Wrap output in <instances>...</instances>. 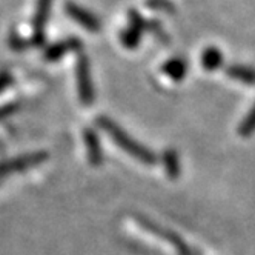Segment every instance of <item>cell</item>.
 <instances>
[{"instance_id":"obj_1","label":"cell","mask_w":255,"mask_h":255,"mask_svg":"<svg viewBox=\"0 0 255 255\" xmlns=\"http://www.w3.org/2000/svg\"><path fill=\"white\" fill-rule=\"evenodd\" d=\"M96 125L99 129H102L105 134L109 135V138L114 141L116 146H119L123 152H126L134 160L143 163V165H146V166H154L158 161V157L155 155V152L152 149H149L148 146H144V144L137 141L131 134H128L111 117L100 114L96 119Z\"/></svg>"},{"instance_id":"obj_2","label":"cell","mask_w":255,"mask_h":255,"mask_svg":"<svg viewBox=\"0 0 255 255\" xmlns=\"http://www.w3.org/2000/svg\"><path fill=\"white\" fill-rule=\"evenodd\" d=\"M134 220L144 229V231H148L157 237H160V239H163L166 243H169L172 246V249L177 252V255H198V252L191 248L185 239L181 235H178L175 231L166 228V226H161L160 223L151 220V218L148 217H144L141 214H134Z\"/></svg>"},{"instance_id":"obj_3","label":"cell","mask_w":255,"mask_h":255,"mask_svg":"<svg viewBox=\"0 0 255 255\" xmlns=\"http://www.w3.org/2000/svg\"><path fill=\"white\" fill-rule=\"evenodd\" d=\"M76 85H77V93L79 100L89 106L96 102V88L93 82V76H91V63L86 54H80L76 62Z\"/></svg>"},{"instance_id":"obj_4","label":"cell","mask_w":255,"mask_h":255,"mask_svg":"<svg viewBox=\"0 0 255 255\" xmlns=\"http://www.w3.org/2000/svg\"><path fill=\"white\" fill-rule=\"evenodd\" d=\"M48 158H49L48 152L39 151V152H31L26 155L5 160V161L0 163V180H3L6 175H12V174H19V172H25L28 169H32L35 166L42 165V163H45Z\"/></svg>"},{"instance_id":"obj_5","label":"cell","mask_w":255,"mask_h":255,"mask_svg":"<svg viewBox=\"0 0 255 255\" xmlns=\"http://www.w3.org/2000/svg\"><path fill=\"white\" fill-rule=\"evenodd\" d=\"M52 9V0H37L35 14L32 19V39L31 45L40 46L46 40V26Z\"/></svg>"},{"instance_id":"obj_6","label":"cell","mask_w":255,"mask_h":255,"mask_svg":"<svg viewBox=\"0 0 255 255\" xmlns=\"http://www.w3.org/2000/svg\"><path fill=\"white\" fill-rule=\"evenodd\" d=\"M65 12L71 17L72 20H74L76 23H79L80 26H83L86 31L93 32V34H97L100 32L102 29V22L100 19L93 14L91 11L85 9L83 6L74 3V2H66L65 5Z\"/></svg>"},{"instance_id":"obj_7","label":"cell","mask_w":255,"mask_h":255,"mask_svg":"<svg viewBox=\"0 0 255 255\" xmlns=\"http://www.w3.org/2000/svg\"><path fill=\"white\" fill-rule=\"evenodd\" d=\"M83 141L86 148V155L91 166L100 168L103 165V149L100 144V137L93 128H85L83 129Z\"/></svg>"},{"instance_id":"obj_8","label":"cell","mask_w":255,"mask_h":255,"mask_svg":"<svg viewBox=\"0 0 255 255\" xmlns=\"http://www.w3.org/2000/svg\"><path fill=\"white\" fill-rule=\"evenodd\" d=\"M128 17H129V25L134 26V28H137L141 34L151 32V34H154L155 37H158L163 42H168L169 40V37L166 35L165 29H163V26L158 22L144 19V17L138 11H135V9H131L129 12H128Z\"/></svg>"},{"instance_id":"obj_9","label":"cell","mask_w":255,"mask_h":255,"mask_svg":"<svg viewBox=\"0 0 255 255\" xmlns=\"http://www.w3.org/2000/svg\"><path fill=\"white\" fill-rule=\"evenodd\" d=\"M82 48V42L77 37H69L65 40H60L57 43H52L45 49L43 59L48 62H57L60 60L66 52L79 51Z\"/></svg>"},{"instance_id":"obj_10","label":"cell","mask_w":255,"mask_h":255,"mask_svg":"<svg viewBox=\"0 0 255 255\" xmlns=\"http://www.w3.org/2000/svg\"><path fill=\"white\" fill-rule=\"evenodd\" d=\"M160 161L163 165V171L171 180H177L181 175V160L174 148H168L163 151Z\"/></svg>"},{"instance_id":"obj_11","label":"cell","mask_w":255,"mask_h":255,"mask_svg":"<svg viewBox=\"0 0 255 255\" xmlns=\"http://www.w3.org/2000/svg\"><path fill=\"white\" fill-rule=\"evenodd\" d=\"M226 74L239 83L255 86V69L246 65H229L226 69Z\"/></svg>"},{"instance_id":"obj_12","label":"cell","mask_w":255,"mask_h":255,"mask_svg":"<svg viewBox=\"0 0 255 255\" xmlns=\"http://www.w3.org/2000/svg\"><path fill=\"white\" fill-rule=\"evenodd\" d=\"M161 71L165 72L168 77H171L174 82H181L188 74V63L185 59L174 57V59H169L168 62L163 63Z\"/></svg>"},{"instance_id":"obj_13","label":"cell","mask_w":255,"mask_h":255,"mask_svg":"<svg viewBox=\"0 0 255 255\" xmlns=\"http://www.w3.org/2000/svg\"><path fill=\"white\" fill-rule=\"evenodd\" d=\"M202 66L206 71H217L220 69L223 65V54L222 51L215 48V46H208L203 52H202Z\"/></svg>"},{"instance_id":"obj_14","label":"cell","mask_w":255,"mask_h":255,"mask_svg":"<svg viewBox=\"0 0 255 255\" xmlns=\"http://www.w3.org/2000/svg\"><path fill=\"white\" fill-rule=\"evenodd\" d=\"M141 32L134 28V26H128L125 28L122 32H120V40H122V45L128 49H135L138 45H140V40H141Z\"/></svg>"},{"instance_id":"obj_15","label":"cell","mask_w":255,"mask_h":255,"mask_svg":"<svg viewBox=\"0 0 255 255\" xmlns=\"http://www.w3.org/2000/svg\"><path fill=\"white\" fill-rule=\"evenodd\" d=\"M237 132H239L240 137H251L255 132V103L249 109L246 117L240 122L239 128H237Z\"/></svg>"},{"instance_id":"obj_16","label":"cell","mask_w":255,"mask_h":255,"mask_svg":"<svg viewBox=\"0 0 255 255\" xmlns=\"http://www.w3.org/2000/svg\"><path fill=\"white\" fill-rule=\"evenodd\" d=\"M146 6L160 12H165V14H174L175 8L174 5L169 2V0H146Z\"/></svg>"},{"instance_id":"obj_17","label":"cell","mask_w":255,"mask_h":255,"mask_svg":"<svg viewBox=\"0 0 255 255\" xmlns=\"http://www.w3.org/2000/svg\"><path fill=\"white\" fill-rule=\"evenodd\" d=\"M9 46L12 48V49H15V51H23V49H26L28 46H31V42H26L22 35H19L15 31H12L11 34H9Z\"/></svg>"},{"instance_id":"obj_18","label":"cell","mask_w":255,"mask_h":255,"mask_svg":"<svg viewBox=\"0 0 255 255\" xmlns=\"http://www.w3.org/2000/svg\"><path fill=\"white\" fill-rule=\"evenodd\" d=\"M14 83V76L9 69H2L0 71V94L3 93L5 89H8Z\"/></svg>"},{"instance_id":"obj_19","label":"cell","mask_w":255,"mask_h":255,"mask_svg":"<svg viewBox=\"0 0 255 255\" xmlns=\"http://www.w3.org/2000/svg\"><path fill=\"white\" fill-rule=\"evenodd\" d=\"M17 109H19V105H17V103H8V105L0 106V120L14 114Z\"/></svg>"},{"instance_id":"obj_20","label":"cell","mask_w":255,"mask_h":255,"mask_svg":"<svg viewBox=\"0 0 255 255\" xmlns=\"http://www.w3.org/2000/svg\"><path fill=\"white\" fill-rule=\"evenodd\" d=\"M0 181H2V180H0Z\"/></svg>"}]
</instances>
